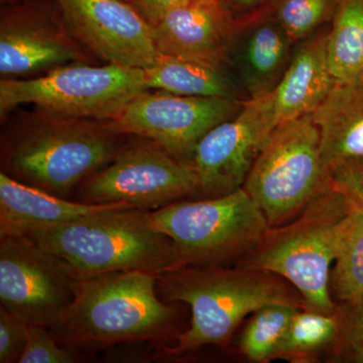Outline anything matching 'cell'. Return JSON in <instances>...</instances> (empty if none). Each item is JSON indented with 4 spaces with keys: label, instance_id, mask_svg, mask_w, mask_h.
I'll return each mask as SVG.
<instances>
[{
    "label": "cell",
    "instance_id": "23",
    "mask_svg": "<svg viewBox=\"0 0 363 363\" xmlns=\"http://www.w3.org/2000/svg\"><path fill=\"white\" fill-rule=\"evenodd\" d=\"M330 293L339 305L363 301V215L353 211L330 274Z\"/></svg>",
    "mask_w": 363,
    "mask_h": 363
},
{
    "label": "cell",
    "instance_id": "4",
    "mask_svg": "<svg viewBox=\"0 0 363 363\" xmlns=\"http://www.w3.org/2000/svg\"><path fill=\"white\" fill-rule=\"evenodd\" d=\"M21 235L65 260L81 279L121 271L161 274L179 267L173 241L154 226L149 210L138 208L32 227Z\"/></svg>",
    "mask_w": 363,
    "mask_h": 363
},
{
    "label": "cell",
    "instance_id": "29",
    "mask_svg": "<svg viewBox=\"0 0 363 363\" xmlns=\"http://www.w3.org/2000/svg\"><path fill=\"white\" fill-rule=\"evenodd\" d=\"M328 181L345 197L353 211L363 215V161L348 162L332 169Z\"/></svg>",
    "mask_w": 363,
    "mask_h": 363
},
{
    "label": "cell",
    "instance_id": "21",
    "mask_svg": "<svg viewBox=\"0 0 363 363\" xmlns=\"http://www.w3.org/2000/svg\"><path fill=\"white\" fill-rule=\"evenodd\" d=\"M327 54L336 83L363 79V0H340L329 28Z\"/></svg>",
    "mask_w": 363,
    "mask_h": 363
},
{
    "label": "cell",
    "instance_id": "18",
    "mask_svg": "<svg viewBox=\"0 0 363 363\" xmlns=\"http://www.w3.org/2000/svg\"><path fill=\"white\" fill-rule=\"evenodd\" d=\"M126 208L135 207L126 202L69 201L0 173V236L21 235L32 227L69 223Z\"/></svg>",
    "mask_w": 363,
    "mask_h": 363
},
{
    "label": "cell",
    "instance_id": "17",
    "mask_svg": "<svg viewBox=\"0 0 363 363\" xmlns=\"http://www.w3.org/2000/svg\"><path fill=\"white\" fill-rule=\"evenodd\" d=\"M329 28L323 26L296 44L288 70L272 91L278 125L312 114L337 84L327 54Z\"/></svg>",
    "mask_w": 363,
    "mask_h": 363
},
{
    "label": "cell",
    "instance_id": "10",
    "mask_svg": "<svg viewBox=\"0 0 363 363\" xmlns=\"http://www.w3.org/2000/svg\"><path fill=\"white\" fill-rule=\"evenodd\" d=\"M245 101L147 90L104 123L121 135L152 140L172 156L191 164L203 136L218 124L238 116Z\"/></svg>",
    "mask_w": 363,
    "mask_h": 363
},
{
    "label": "cell",
    "instance_id": "16",
    "mask_svg": "<svg viewBox=\"0 0 363 363\" xmlns=\"http://www.w3.org/2000/svg\"><path fill=\"white\" fill-rule=\"evenodd\" d=\"M296 44L269 13L236 23L229 70L247 100L274 91L292 61Z\"/></svg>",
    "mask_w": 363,
    "mask_h": 363
},
{
    "label": "cell",
    "instance_id": "22",
    "mask_svg": "<svg viewBox=\"0 0 363 363\" xmlns=\"http://www.w3.org/2000/svg\"><path fill=\"white\" fill-rule=\"evenodd\" d=\"M340 322L335 314L298 309L294 315L274 359L309 362L320 351L337 343Z\"/></svg>",
    "mask_w": 363,
    "mask_h": 363
},
{
    "label": "cell",
    "instance_id": "25",
    "mask_svg": "<svg viewBox=\"0 0 363 363\" xmlns=\"http://www.w3.org/2000/svg\"><path fill=\"white\" fill-rule=\"evenodd\" d=\"M340 0H272L266 13L298 44L329 26Z\"/></svg>",
    "mask_w": 363,
    "mask_h": 363
},
{
    "label": "cell",
    "instance_id": "3",
    "mask_svg": "<svg viewBox=\"0 0 363 363\" xmlns=\"http://www.w3.org/2000/svg\"><path fill=\"white\" fill-rule=\"evenodd\" d=\"M157 277L121 271L81 279L73 304L49 330L74 348L159 341L171 330L175 310L157 296Z\"/></svg>",
    "mask_w": 363,
    "mask_h": 363
},
{
    "label": "cell",
    "instance_id": "2",
    "mask_svg": "<svg viewBox=\"0 0 363 363\" xmlns=\"http://www.w3.org/2000/svg\"><path fill=\"white\" fill-rule=\"evenodd\" d=\"M352 215L350 203L328 181L296 218L269 227L259 245L235 266L278 274L302 296L307 309L335 314L332 264Z\"/></svg>",
    "mask_w": 363,
    "mask_h": 363
},
{
    "label": "cell",
    "instance_id": "12",
    "mask_svg": "<svg viewBox=\"0 0 363 363\" xmlns=\"http://www.w3.org/2000/svg\"><path fill=\"white\" fill-rule=\"evenodd\" d=\"M277 126L272 92L247 100L238 116L208 131L191 162L199 177L200 193L215 198L242 188Z\"/></svg>",
    "mask_w": 363,
    "mask_h": 363
},
{
    "label": "cell",
    "instance_id": "5",
    "mask_svg": "<svg viewBox=\"0 0 363 363\" xmlns=\"http://www.w3.org/2000/svg\"><path fill=\"white\" fill-rule=\"evenodd\" d=\"M118 135L104 121L40 113L6 140L4 173L61 197L113 161Z\"/></svg>",
    "mask_w": 363,
    "mask_h": 363
},
{
    "label": "cell",
    "instance_id": "20",
    "mask_svg": "<svg viewBox=\"0 0 363 363\" xmlns=\"http://www.w3.org/2000/svg\"><path fill=\"white\" fill-rule=\"evenodd\" d=\"M145 75L147 90L247 100L230 71L192 60L161 54Z\"/></svg>",
    "mask_w": 363,
    "mask_h": 363
},
{
    "label": "cell",
    "instance_id": "6",
    "mask_svg": "<svg viewBox=\"0 0 363 363\" xmlns=\"http://www.w3.org/2000/svg\"><path fill=\"white\" fill-rule=\"evenodd\" d=\"M150 217L175 245L178 267L236 264L269 228L243 188L220 197L171 203L152 210Z\"/></svg>",
    "mask_w": 363,
    "mask_h": 363
},
{
    "label": "cell",
    "instance_id": "15",
    "mask_svg": "<svg viewBox=\"0 0 363 363\" xmlns=\"http://www.w3.org/2000/svg\"><path fill=\"white\" fill-rule=\"evenodd\" d=\"M152 28L161 54L229 70L236 23L215 0H192L176 7Z\"/></svg>",
    "mask_w": 363,
    "mask_h": 363
},
{
    "label": "cell",
    "instance_id": "19",
    "mask_svg": "<svg viewBox=\"0 0 363 363\" xmlns=\"http://www.w3.org/2000/svg\"><path fill=\"white\" fill-rule=\"evenodd\" d=\"M311 116L327 179L341 164L363 161V79L337 83Z\"/></svg>",
    "mask_w": 363,
    "mask_h": 363
},
{
    "label": "cell",
    "instance_id": "30",
    "mask_svg": "<svg viewBox=\"0 0 363 363\" xmlns=\"http://www.w3.org/2000/svg\"><path fill=\"white\" fill-rule=\"evenodd\" d=\"M234 23H240L264 13L272 0H215Z\"/></svg>",
    "mask_w": 363,
    "mask_h": 363
},
{
    "label": "cell",
    "instance_id": "27",
    "mask_svg": "<svg viewBox=\"0 0 363 363\" xmlns=\"http://www.w3.org/2000/svg\"><path fill=\"white\" fill-rule=\"evenodd\" d=\"M337 314L340 350L351 362L363 363V301L353 306H337Z\"/></svg>",
    "mask_w": 363,
    "mask_h": 363
},
{
    "label": "cell",
    "instance_id": "31",
    "mask_svg": "<svg viewBox=\"0 0 363 363\" xmlns=\"http://www.w3.org/2000/svg\"><path fill=\"white\" fill-rule=\"evenodd\" d=\"M133 1L135 2L138 11L152 26L172 9L184 6L192 0H133Z\"/></svg>",
    "mask_w": 363,
    "mask_h": 363
},
{
    "label": "cell",
    "instance_id": "13",
    "mask_svg": "<svg viewBox=\"0 0 363 363\" xmlns=\"http://www.w3.org/2000/svg\"><path fill=\"white\" fill-rule=\"evenodd\" d=\"M78 43L107 64L147 69L161 52L154 28L128 0H56Z\"/></svg>",
    "mask_w": 363,
    "mask_h": 363
},
{
    "label": "cell",
    "instance_id": "1",
    "mask_svg": "<svg viewBox=\"0 0 363 363\" xmlns=\"http://www.w3.org/2000/svg\"><path fill=\"white\" fill-rule=\"evenodd\" d=\"M157 290L164 302L191 307L190 328L167 350L180 354L206 345H225L245 317L264 306L307 309L298 291L272 272L235 266L180 267L157 274Z\"/></svg>",
    "mask_w": 363,
    "mask_h": 363
},
{
    "label": "cell",
    "instance_id": "26",
    "mask_svg": "<svg viewBox=\"0 0 363 363\" xmlns=\"http://www.w3.org/2000/svg\"><path fill=\"white\" fill-rule=\"evenodd\" d=\"M49 329L28 325V342L20 363H73L76 357L60 347Z\"/></svg>",
    "mask_w": 363,
    "mask_h": 363
},
{
    "label": "cell",
    "instance_id": "24",
    "mask_svg": "<svg viewBox=\"0 0 363 363\" xmlns=\"http://www.w3.org/2000/svg\"><path fill=\"white\" fill-rule=\"evenodd\" d=\"M298 309L293 305L272 304L253 313L252 319L241 335V352L255 362L274 360Z\"/></svg>",
    "mask_w": 363,
    "mask_h": 363
},
{
    "label": "cell",
    "instance_id": "11",
    "mask_svg": "<svg viewBox=\"0 0 363 363\" xmlns=\"http://www.w3.org/2000/svg\"><path fill=\"white\" fill-rule=\"evenodd\" d=\"M86 182L87 203L126 202L149 211L200 193L194 167L152 140L124 145Z\"/></svg>",
    "mask_w": 363,
    "mask_h": 363
},
{
    "label": "cell",
    "instance_id": "28",
    "mask_svg": "<svg viewBox=\"0 0 363 363\" xmlns=\"http://www.w3.org/2000/svg\"><path fill=\"white\" fill-rule=\"evenodd\" d=\"M28 325L4 307H0V362H20L28 342Z\"/></svg>",
    "mask_w": 363,
    "mask_h": 363
},
{
    "label": "cell",
    "instance_id": "8",
    "mask_svg": "<svg viewBox=\"0 0 363 363\" xmlns=\"http://www.w3.org/2000/svg\"><path fill=\"white\" fill-rule=\"evenodd\" d=\"M327 183L319 130L308 114L277 126L242 188L276 227L296 218Z\"/></svg>",
    "mask_w": 363,
    "mask_h": 363
},
{
    "label": "cell",
    "instance_id": "7",
    "mask_svg": "<svg viewBox=\"0 0 363 363\" xmlns=\"http://www.w3.org/2000/svg\"><path fill=\"white\" fill-rule=\"evenodd\" d=\"M147 90L143 69L70 64L38 77L2 79L0 116L33 104L47 116L107 121Z\"/></svg>",
    "mask_w": 363,
    "mask_h": 363
},
{
    "label": "cell",
    "instance_id": "14",
    "mask_svg": "<svg viewBox=\"0 0 363 363\" xmlns=\"http://www.w3.org/2000/svg\"><path fill=\"white\" fill-rule=\"evenodd\" d=\"M82 45L42 14L18 9L2 16L0 23V74L2 79H28L60 67L86 63Z\"/></svg>",
    "mask_w": 363,
    "mask_h": 363
},
{
    "label": "cell",
    "instance_id": "9",
    "mask_svg": "<svg viewBox=\"0 0 363 363\" xmlns=\"http://www.w3.org/2000/svg\"><path fill=\"white\" fill-rule=\"evenodd\" d=\"M81 278L26 235L0 236V302L28 325L51 329L68 311Z\"/></svg>",
    "mask_w": 363,
    "mask_h": 363
}]
</instances>
